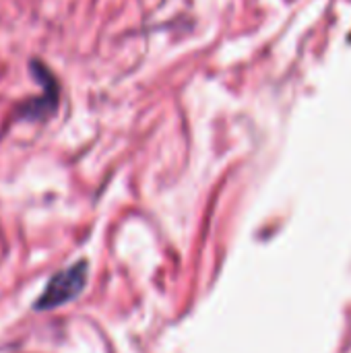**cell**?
I'll return each mask as SVG.
<instances>
[{
  "instance_id": "1",
  "label": "cell",
  "mask_w": 351,
  "mask_h": 353,
  "mask_svg": "<svg viewBox=\"0 0 351 353\" xmlns=\"http://www.w3.org/2000/svg\"><path fill=\"white\" fill-rule=\"evenodd\" d=\"M85 283H87V263L85 261L58 271L48 281V285L43 288L39 298L33 302V310H54V308H60V306L72 302L83 292Z\"/></svg>"
},
{
  "instance_id": "2",
  "label": "cell",
  "mask_w": 351,
  "mask_h": 353,
  "mask_svg": "<svg viewBox=\"0 0 351 353\" xmlns=\"http://www.w3.org/2000/svg\"><path fill=\"white\" fill-rule=\"evenodd\" d=\"M31 72L41 81V87H43V95L27 101L21 110H19V116L21 118H27V120H41V118H48L56 112L58 108V95H60V89H58V83L54 79V74L48 70L46 64L37 62V60H31Z\"/></svg>"
}]
</instances>
